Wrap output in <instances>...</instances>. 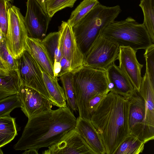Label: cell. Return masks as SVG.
Here are the masks:
<instances>
[{
    "label": "cell",
    "mask_w": 154,
    "mask_h": 154,
    "mask_svg": "<svg viewBox=\"0 0 154 154\" xmlns=\"http://www.w3.org/2000/svg\"><path fill=\"white\" fill-rule=\"evenodd\" d=\"M10 72L5 67L0 60V75L8 74Z\"/></svg>",
    "instance_id": "obj_34"
},
{
    "label": "cell",
    "mask_w": 154,
    "mask_h": 154,
    "mask_svg": "<svg viewBox=\"0 0 154 154\" xmlns=\"http://www.w3.org/2000/svg\"><path fill=\"white\" fill-rule=\"evenodd\" d=\"M110 91L128 99L135 90L127 77L115 63L106 70Z\"/></svg>",
    "instance_id": "obj_15"
},
{
    "label": "cell",
    "mask_w": 154,
    "mask_h": 154,
    "mask_svg": "<svg viewBox=\"0 0 154 154\" xmlns=\"http://www.w3.org/2000/svg\"><path fill=\"white\" fill-rule=\"evenodd\" d=\"M58 31L62 56L69 61L72 72L83 66L84 54L77 44L72 27L67 22L62 21Z\"/></svg>",
    "instance_id": "obj_12"
},
{
    "label": "cell",
    "mask_w": 154,
    "mask_h": 154,
    "mask_svg": "<svg viewBox=\"0 0 154 154\" xmlns=\"http://www.w3.org/2000/svg\"><path fill=\"white\" fill-rule=\"evenodd\" d=\"M145 50L144 56L146 62V70L151 81L154 84V44Z\"/></svg>",
    "instance_id": "obj_30"
},
{
    "label": "cell",
    "mask_w": 154,
    "mask_h": 154,
    "mask_svg": "<svg viewBox=\"0 0 154 154\" xmlns=\"http://www.w3.org/2000/svg\"><path fill=\"white\" fill-rule=\"evenodd\" d=\"M75 128L95 154H106L101 137L90 120L78 117Z\"/></svg>",
    "instance_id": "obj_16"
},
{
    "label": "cell",
    "mask_w": 154,
    "mask_h": 154,
    "mask_svg": "<svg viewBox=\"0 0 154 154\" xmlns=\"http://www.w3.org/2000/svg\"><path fill=\"white\" fill-rule=\"evenodd\" d=\"M109 92H105L98 94L91 99L88 101L87 103V108L90 120L93 113Z\"/></svg>",
    "instance_id": "obj_32"
},
{
    "label": "cell",
    "mask_w": 154,
    "mask_h": 154,
    "mask_svg": "<svg viewBox=\"0 0 154 154\" xmlns=\"http://www.w3.org/2000/svg\"><path fill=\"white\" fill-rule=\"evenodd\" d=\"M144 144L138 137L129 134L114 154H139L143 152Z\"/></svg>",
    "instance_id": "obj_23"
},
{
    "label": "cell",
    "mask_w": 154,
    "mask_h": 154,
    "mask_svg": "<svg viewBox=\"0 0 154 154\" xmlns=\"http://www.w3.org/2000/svg\"><path fill=\"white\" fill-rule=\"evenodd\" d=\"M63 88L68 106L74 111H78L76 104L71 72L65 74L60 77Z\"/></svg>",
    "instance_id": "obj_25"
},
{
    "label": "cell",
    "mask_w": 154,
    "mask_h": 154,
    "mask_svg": "<svg viewBox=\"0 0 154 154\" xmlns=\"http://www.w3.org/2000/svg\"></svg>",
    "instance_id": "obj_40"
},
{
    "label": "cell",
    "mask_w": 154,
    "mask_h": 154,
    "mask_svg": "<svg viewBox=\"0 0 154 154\" xmlns=\"http://www.w3.org/2000/svg\"><path fill=\"white\" fill-rule=\"evenodd\" d=\"M139 92L145 102L147 126L150 133L154 135V84L151 81L146 70L142 77Z\"/></svg>",
    "instance_id": "obj_18"
},
{
    "label": "cell",
    "mask_w": 154,
    "mask_h": 154,
    "mask_svg": "<svg viewBox=\"0 0 154 154\" xmlns=\"http://www.w3.org/2000/svg\"><path fill=\"white\" fill-rule=\"evenodd\" d=\"M38 3L40 5L42 8L44 9L45 12L47 13L45 5V0H36Z\"/></svg>",
    "instance_id": "obj_36"
},
{
    "label": "cell",
    "mask_w": 154,
    "mask_h": 154,
    "mask_svg": "<svg viewBox=\"0 0 154 154\" xmlns=\"http://www.w3.org/2000/svg\"><path fill=\"white\" fill-rule=\"evenodd\" d=\"M77 0H46L47 14L52 18L57 11L66 7L72 8Z\"/></svg>",
    "instance_id": "obj_28"
},
{
    "label": "cell",
    "mask_w": 154,
    "mask_h": 154,
    "mask_svg": "<svg viewBox=\"0 0 154 154\" xmlns=\"http://www.w3.org/2000/svg\"><path fill=\"white\" fill-rule=\"evenodd\" d=\"M99 3L98 0H83L72 11L67 22L73 27Z\"/></svg>",
    "instance_id": "obj_26"
},
{
    "label": "cell",
    "mask_w": 154,
    "mask_h": 154,
    "mask_svg": "<svg viewBox=\"0 0 154 154\" xmlns=\"http://www.w3.org/2000/svg\"><path fill=\"white\" fill-rule=\"evenodd\" d=\"M23 154H38V150L35 149H29L25 150Z\"/></svg>",
    "instance_id": "obj_35"
},
{
    "label": "cell",
    "mask_w": 154,
    "mask_h": 154,
    "mask_svg": "<svg viewBox=\"0 0 154 154\" xmlns=\"http://www.w3.org/2000/svg\"><path fill=\"white\" fill-rule=\"evenodd\" d=\"M17 135L15 118L10 115L0 118V148L11 142Z\"/></svg>",
    "instance_id": "obj_22"
},
{
    "label": "cell",
    "mask_w": 154,
    "mask_h": 154,
    "mask_svg": "<svg viewBox=\"0 0 154 154\" xmlns=\"http://www.w3.org/2000/svg\"><path fill=\"white\" fill-rule=\"evenodd\" d=\"M76 119L67 106L54 110L51 109L28 119L22 135L14 145V149L23 151L48 148L75 128Z\"/></svg>",
    "instance_id": "obj_1"
},
{
    "label": "cell",
    "mask_w": 154,
    "mask_h": 154,
    "mask_svg": "<svg viewBox=\"0 0 154 154\" xmlns=\"http://www.w3.org/2000/svg\"><path fill=\"white\" fill-rule=\"evenodd\" d=\"M119 46L100 34L84 54L83 66L106 70L117 60Z\"/></svg>",
    "instance_id": "obj_7"
},
{
    "label": "cell",
    "mask_w": 154,
    "mask_h": 154,
    "mask_svg": "<svg viewBox=\"0 0 154 154\" xmlns=\"http://www.w3.org/2000/svg\"><path fill=\"white\" fill-rule=\"evenodd\" d=\"M5 38L0 27V44Z\"/></svg>",
    "instance_id": "obj_37"
},
{
    "label": "cell",
    "mask_w": 154,
    "mask_h": 154,
    "mask_svg": "<svg viewBox=\"0 0 154 154\" xmlns=\"http://www.w3.org/2000/svg\"><path fill=\"white\" fill-rule=\"evenodd\" d=\"M21 103L16 94L0 100V118L10 115L15 109L20 107Z\"/></svg>",
    "instance_id": "obj_29"
},
{
    "label": "cell",
    "mask_w": 154,
    "mask_h": 154,
    "mask_svg": "<svg viewBox=\"0 0 154 154\" xmlns=\"http://www.w3.org/2000/svg\"><path fill=\"white\" fill-rule=\"evenodd\" d=\"M100 34L119 47H128L136 51L145 49L153 44L144 25L131 17L114 20L104 28Z\"/></svg>",
    "instance_id": "obj_5"
},
{
    "label": "cell",
    "mask_w": 154,
    "mask_h": 154,
    "mask_svg": "<svg viewBox=\"0 0 154 154\" xmlns=\"http://www.w3.org/2000/svg\"><path fill=\"white\" fill-rule=\"evenodd\" d=\"M129 103L110 91L91 115L90 120L103 142L106 154H114L129 134Z\"/></svg>",
    "instance_id": "obj_2"
},
{
    "label": "cell",
    "mask_w": 154,
    "mask_h": 154,
    "mask_svg": "<svg viewBox=\"0 0 154 154\" xmlns=\"http://www.w3.org/2000/svg\"><path fill=\"white\" fill-rule=\"evenodd\" d=\"M16 95L21 109L28 119L52 109V102L32 88L22 85Z\"/></svg>",
    "instance_id": "obj_11"
},
{
    "label": "cell",
    "mask_w": 154,
    "mask_h": 154,
    "mask_svg": "<svg viewBox=\"0 0 154 154\" xmlns=\"http://www.w3.org/2000/svg\"><path fill=\"white\" fill-rule=\"evenodd\" d=\"M6 0H0V27L5 37L7 33L8 18Z\"/></svg>",
    "instance_id": "obj_31"
},
{
    "label": "cell",
    "mask_w": 154,
    "mask_h": 154,
    "mask_svg": "<svg viewBox=\"0 0 154 154\" xmlns=\"http://www.w3.org/2000/svg\"><path fill=\"white\" fill-rule=\"evenodd\" d=\"M22 85L18 70L0 75V100L16 94Z\"/></svg>",
    "instance_id": "obj_21"
},
{
    "label": "cell",
    "mask_w": 154,
    "mask_h": 154,
    "mask_svg": "<svg viewBox=\"0 0 154 154\" xmlns=\"http://www.w3.org/2000/svg\"><path fill=\"white\" fill-rule=\"evenodd\" d=\"M71 72L79 117L90 120L87 108L88 101L110 91L106 70L83 66Z\"/></svg>",
    "instance_id": "obj_4"
},
{
    "label": "cell",
    "mask_w": 154,
    "mask_h": 154,
    "mask_svg": "<svg viewBox=\"0 0 154 154\" xmlns=\"http://www.w3.org/2000/svg\"><path fill=\"white\" fill-rule=\"evenodd\" d=\"M45 85L53 105L59 108L67 106L63 88L59 85L57 77H52L42 70Z\"/></svg>",
    "instance_id": "obj_20"
},
{
    "label": "cell",
    "mask_w": 154,
    "mask_h": 154,
    "mask_svg": "<svg viewBox=\"0 0 154 154\" xmlns=\"http://www.w3.org/2000/svg\"><path fill=\"white\" fill-rule=\"evenodd\" d=\"M0 60L9 72L18 70L17 59L14 58L8 50L5 38L0 44Z\"/></svg>",
    "instance_id": "obj_27"
},
{
    "label": "cell",
    "mask_w": 154,
    "mask_h": 154,
    "mask_svg": "<svg viewBox=\"0 0 154 154\" xmlns=\"http://www.w3.org/2000/svg\"><path fill=\"white\" fill-rule=\"evenodd\" d=\"M3 153L2 152L1 149V148H0V153Z\"/></svg>",
    "instance_id": "obj_38"
},
{
    "label": "cell",
    "mask_w": 154,
    "mask_h": 154,
    "mask_svg": "<svg viewBox=\"0 0 154 154\" xmlns=\"http://www.w3.org/2000/svg\"><path fill=\"white\" fill-rule=\"evenodd\" d=\"M137 51L128 47L119 46L117 59L120 69L133 86L139 92L142 77L141 71L143 65L140 64L137 58Z\"/></svg>",
    "instance_id": "obj_14"
},
{
    "label": "cell",
    "mask_w": 154,
    "mask_h": 154,
    "mask_svg": "<svg viewBox=\"0 0 154 154\" xmlns=\"http://www.w3.org/2000/svg\"><path fill=\"white\" fill-rule=\"evenodd\" d=\"M17 60L22 85L37 91L51 102L44 83L42 69L30 54L25 49Z\"/></svg>",
    "instance_id": "obj_8"
},
{
    "label": "cell",
    "mask_w": 154,
    "mask_h": 154,
    "mask_svg": "<svg viewBox=\"0 0 154 154\" xmlns=\"http://www.w3.org/2000/svg\"><path fill=\"white\" fill-rule=\"evenodd\" d=\"M25 49L34 59L42 70L52 77H55L52 62L42 40L28 37L26 40Z\"/></svg>",
    "instance_id": "obj_17"
},
{
    "label": "cell",
    "mask_w": 154,
    "mask_h": 154,
    "mask_svg": "<svg viewBox=\"0 0 154 154\" xmlns=\"http://www.w3.org/2000/svg\"><path fill=\"white\" fill-rule=\"evenodd\" d=\"M8 2H10L12 1L13 0H6Z\"/></svg>",
    "instance_id": "obj_39"
},
{
    "label": "cell",
    "mask_w": 154,
    "mask_h": 154,
    "mask_svg": "<svg viewBox=\"0 0 154 154\" xmlns=\"http://www.w3.org/2000/svg\"><path fill=\"white\" fill-rule=\"evenodd\" d=\"M154 0H141L139 6L143 15V23L146 27L151 41L154 44Z\"/></svg>",
    "instance_id": "obj_24"
},
{
    "label": "cell",
    "mask_w": 154,
    "mask_h": 154,
    "mask_svg": "<svg viewBox=\"0 0 154 154\" xmlns=\"http://www.w3.org/2000/svg\"><path fill=\"white\" fill-rule=\"evenodd\" d=\"M43 154H95L75 128L66 133Z\"/></svg>",
    "instance_id": "obj_13"
},
{
    "label": "cell",
    "mask_w": 154,
    "mask_h": 154,
    "mask_svg": "<svg viewBox=\"0 0 154 154\" xmlns=\"http://www.w3.org/2000/svg\"><path fill=\"white\" fill-rule=\"evenodd\" d=\"M52 62L55 77L60 70V62L62 57L60 45V33L58 32H51L42 40Z\"/></svg>",
    "instance_id": "obj_19"
},
{
    "label": "cell",
    "mask_w": 154,
    "mask_h": 154,
    "mask_svg": "<svg viewBox=\"0 0 154 154\" xmlns=\"http://www.w3.org/2000/svg\"><path fill=\"white\" fill-rule=\"evenodd\" d=\"M26 6L24 20L28 37L42 40L46 36L51 18L36 0H27Z\"/></svg>",
    "instance_id": "obj_10"
},
{
    "label": "cell",
    "mask_w": 154,
    "mask_h": 154,
    "mask_svg": "<svg viewBox=\"0 0 154 154\" xmlns=\"http://www.w3.org/2000/svg\"><path fill=\"white\" fill-rule=\"evenodd\" d=\"M6 6L8 18V31L5 37L6 46L12 57L17 59L25 50L28 33L24 17L20 9L8 1Z\"/></svg>",
    "instance_id": "obj_6"
},
{
    "label": "cell",
    "mask_w": 154,
    "mask_h": 154,
    "mask_svg": "<svg viewBox=\"0 0 154 154\" xmlns=\"http://www.w3.org/2000/svg\"><path fill=\"white\" fill-rule=\"evenodd\" d=\"M128 100L129 103L128 123L129 134H132L144 143L154 139L146 122L144 101L139 92L135 90Z\"/></svg>",
    "instance_id": "obj_9"
},
{
    "label": "cell",
    "mask_w": 154,
    "mask_h": 154,
    "mask_svg": "<svg viewBox=\"0 0 154 154\" xmlns=\"http://www.w3.org/2000/svg\"><path fill=\"white\" fill-rule=\"evenodd\" d=\"M121 11L119 5L108 7L99 2L72 27L77 44L83 54L103 29L115 20Z\"/></svg>",
    "instance_id": "obj_3"
},
{
    "label": "cell",
    "mask_w": 154,
    "mask_h": 154,
    "mask_svg": "<svg viewBox=\"0 0 154 154\" xmlns=\"http://www.w3.org/2000/svg\"><path fill=\"white\" fill-rule=\"evenodd\" d=\"M60 70L57 77H60L66 73L71 72L70 65L69 61L64 57H62L60 62Z\"/></svg>",
    "instance_id": "obj_33"
}]
</instances>
